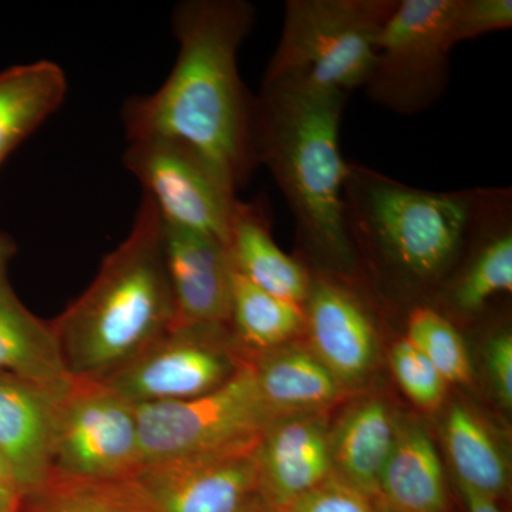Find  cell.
Segmentation results:
<instances>
[{
  "label": "cell",
  "instance_id": "obj_35",
  "mask_svg": "<svg viewBox=\"0 0 512 512\" xmlns=\"http://www.w3.org/2000/svg\"><path fill=\"white\" fill-rule=\"evenodd\" d=\"M244 512H266L264 510V507H262L261 504H259V501L256 500L254 504L251 505V507L248 508L247 511Z\"/></svg>",
  "mask_w": 512,
  "mask_h": 512
},
{
  "label": "cell",
  "instance_id": "obj_36",
  "mask_svg": "<svg viewBox=\"0 0 512 512\" xmlns=\"http://www.w3.org/2000/svg\"><path fill=\"white\" fill-rule=\"evenodd\" d=\"M382 512H394V511L389 510V508H386V507H384V505H383Z\"/></svg>",
  "mask_w": 512,
  "mask_h": 512
},
{
  "label": "cell",
  "instance_id": "obj_18",
  "mask_svg": "<svg viewBox=\"0 0 512 512\" xmlns=\"http://www.w3.org/2000/svg\"><path fill=\"white\" fill-rule=\"evenodd\" d=\"M247 359L262 399L278 416L325 413L346 392L308 346L286 343Z\"/></svg>",
  "mask_w": 512,
  "mask_h": 512
},
{
  "label": "cell",
  "instance_id": "obj_32",
  "mask_svg": "<svg viewBox=\"0 0 512 512\" xmlns=\"http://www.w3.org/2000/svg\"><path fill=\"white\" fill-rule=\"evenodd\" d=\"M19 491L0 488V512H16L20 500Z\"/></svg>",
  "mask_w": 512,
  "mask_h": 512
},
{
  "label": "cell",
  "instance_id": "obj_30",
  "mask_svg": "<svg viewBox=\"0 0 512 512\" xmlns=\"http://www.w3.org/2000/svg\"><path fill=\"white\" fill-rule=\"evenodd\" d=\"M487 369L495 394L504 407L512 406V336L507 330L495 333L487 343Z\"/></svg>",
  "mask_w": 512,
  "mask_h": 512
},
{
  "label": "cell",
  "instance_id": "obj_6",
  "mask_svg": "<svg viewBox=\"0 0 512 512\" xmlns=\"http://www.w3.org/2000/svg\"><path fill=\"white\" fill-rule=\"evenodd\" d=\"M456 0H399L380 30L365 87L383 109L413 116L450 86L451 16Z\"/></svg>",
  "mask_w": 512,
  "mask_h": 512
},
{
  "label": "cell",
  "instance_id": "obj_24",
  "mask_svg": "<svg viewBox=\"0 0 512 512\" xmlns=\"http://www.w3.org/2000/svg\"><path fill=\"white\" fill-rule=\"evenodd\" d=\"M229 328L252 355L291 343L305 330L302 305L262 291L234 271Z\"/></svg>",
  "mask_w": 512,
  "mask_h": 512
},
{
  "label": "cell",
  "instance_id": "obj_31",
  "mask_svg": "<svg viewBox=\"0 0 512 512\" xmlns=\"http://www.w3.org/2000/svg\"><path fill=\"white\" fill-rule=\"evenodd\" d=\"M463 494L464 498H466L467 512H503L495 503L494 498L468 493V491H463Z\"/></svg>",
  "mask_w": 512,
  "mask_h": 512
},
{
  "label": "cell",
  "instance_id": "obj_3",
  "mask_svg": "<svg viewBox=\"0 0 512 512\" xmlns=\"http://www.w3.org/2000/svg\"><path fill=\"white\" fill-rule=\"evenodd\" d=\"M495 192L420 190L349 163L343 201L356 268L365 258L406 292L439 285L457 268Z\"/></svg>",
  "mask_w": 512,
  "mask_h": 512
},
{
  "label": "cell",
  "instance_id": "obj_13",
  "mask_svg": "<svg viewBox=\"0 0 512 512\" xmlns=\"http://www.w3.org/2000/svg\"><path fill=\"white\" fill-rule=\"evenodd\" d=\"M255 457L259 504L281 511L333 474L325 413L278 417L262 433Z\"/></svg>",
  "mask_w": 512,
  "mask_h": 512
},
{
  "label": "cell",
  "instance_id": "obj_22",
  "mask_svg": "<svg viewBox=\"0 0 512 512\" xmlns=\"http://www.w3.org/2000/svg\"><path fill=\"white\" fill-rule=\"evenodd\" d=\"M66 92L62 67L47 60L0 73V165L59 109Z\"/></svg>",
  "mask_w": 512,
  "mask_h": 512
},
{
  "label": "cell",
  "instance_id": "obj_33",
  "mask_svg": "<svg viewBox=\"0 0 512 512\" xmlns=\"http://www.w3.org/2000/svg\"><path fill=\"white\" fill-rule=\"evenodd\" d=\"M13 254H15V244L12 239L0 232V275L5 274L6 264Z\"/></svg>",
  "mask_w": 512,
  "mask_h": 512
},
{
  "label": "cell",
  "instance_id": "obj_34",
  "mask_svg": "<svg viewBox=\"0 0 512 512\" xmlns=\"http://www.w3.org/2000/svg\"><path fill=\"white\" fill-rule=\"evenodd\" d=\"M0 488H10V490H16L20 493L15 477H13L12 470H10L8 463H6L2 454H0Z\"/></svg>",
  "mask_w": 512,
  "mask_h": 512
},
{
  "label": "cell",
  "instance_id": "obj_1",
  "mask_svg": "<svg viewBox=\"0 0 512 512\" xmlns=\"http://www.w3.org/2000/svg\"><path fill=\"white\" fill-rule=\"evenodd\" d=\"M256 20L247 0H185L175 6L178 56L163 86L131 97L121 119L128 141L164 137L208 158L237 188L254 173V97L242 83L238 52Z\"/></svg>",
  "mask_w": 512,
  "mask_h": 512
},
{
  "label": "cell",
  "instance_id": "obj_11",
  "mask_svg": "<svg viewBox=\"0 0 512 512\" xmlns=\"http://www.w3.org/2000/svg\"><path fill=\"white\" fill-rule=\"evenodd\" d=\"M258 443L150 461L128 484L144 512H244L258 500Z\"/></svg>",
  "mask_w": 512,
  "mask_h": 512
},
{
  "label": "cell",
  "instance_id": "obj_17",
  "mask_svg": "<svg viewBox=\"0 0 512 512\" xmlns=\"http://www.w3.org/2000/svg\"><path fill=\"white\" fill-rule=\"evenodd\" d=\"M227 248L237 274L262 291L303 306L311 291V269L276 245L264 205L238 201Z\"/></svg>",
  "mask_w": 512,
  "mask_h": 512
},
{
  "label": "cell",
  "instance_id": "obj_14",
  "mask_svg": "<svg viewBox=\"0 0 512 512\" xmlns=\"http://www.w3.org/2000/svg\"><path fill=\"white\" fill-rule=\"evenodd\" d=\"M163 252L175 323L229 325L234 268L227 244L163 221Z\"/></svg>",
  "mask_w": 512,
  "mask_h": 512
},
{
  "label": "cell",
  "instance_id": "obj_5",
  "mask_svg": "<svg viewBox=\"0 0 512 512\" xmlns=\"http://www.w3.org/2000/svg\"><path fill=\"white\" fill-rule=\"evenodd\" d=\"M399 0H288L264 82L296 80L348 94L365 87Z\"/></svg>",
  "mask_w": 512,
  "mask_h": 512
},
{
  "label": "cell",
  "instance_id": "obj_9",
  "mask_svg": "<svg viewBox=\"0 0 512 512\" xmlns=\"http://www.w3.org/2000/svg\"><path fill=\"white\" fill-rule=\"evenodd\" d=\"M229 325L174 323L136 357L101 380L126 402H180L214 392L247 356Z\"/></svg>",
  "mask_w": 512,
  "mask_h": 512
},
{
  "label": "cell",
  "instance_id": "obj_21",
  "mask_svg": "<svg viewBox=\"0 0 512 512\" xmlns=\"http://www.w3.org/2000/svg\"><path fill=\"white\" fill-rule=\"evenodd\" d=\"M0 373L43 384L72 379L52 325L19 301L5 274L0 275Z\"/></svg>",
  "mask_w": 512,
  "mask_h": 512
},
{
  "label": "cell",
  "instance_id": "obj_20",
  "mask_svg": "<svg viewBox=\"0 0 512 512\" xmlns=\"http://www.w3.org/2000/svg\"><path fill=\"white\" fill-rule=\"evenodd\" d=\"M397 419L382 399H367L350 407L330 430L333 473L372 498L396 440Z\"/></svg>",
  "mask_w": 512,
  "mask_h": 512
},
{
  "label": "cell",
  "instance_id": "obj_19",
  "mask_svg": "<svg viewBox=\"0 0 512 512\" xmlns=\"http://www.w3.org/2000/svg\"><path fill=\"white\" fill-rule=\"evenodd\" d=\"M379 498L394 512H447L443 466L429 431L397 420L396 440L379 484Z\"/></svg>",
  "mask_w": 512,
  "mask_h": 512
},
{
  "label": "cell",
  "instance_id": "obj_25",
  "mask_svg": "<svg viewBox=\"0 0 512 512\" xmlns=\"http://www.w3.org/2000/svg\"><path fill=\"white\" fill-rule=\"evenodd\" d=\"M16 512H144L128 481H84L50 477L20 495Z\"/></svg>",
  "mask_w": 512,
  "mask_h": 512
},
{
  "label": "cell",
  "instance_id": "obj_27",
  "mask_svg": "<svg viewBox=\"0 0 512 512\" xmlns=\"http://www.w3.org/2000/svg\"><path fill=\"white\" fill-rule=\"evenodd\" d=\"M390 366L400 389L417 407L433 412L444 403L448 383L406 339L394 343Z\"/></svg>",
  "mask_w": 512,
  "mask_h": 512
},
{
  "label": "cell",
  "instance_id": "obj_4",
  "mask_svg": "<svg viewBox=\"0 0 512 512\" xmlns=\"http://www.w3.org/2000/svg\"><path fill=\"white\" fill-rule=\"evenodd\" d=\"M175 323L163 252V220L144 195L130 234L99 274L50 322L67 372L101 382Z\"/></svg>",
  "mask_w": 512,
  "mask_h": 512
},
{
  "label": "cell",
  "instance_id": "obj_16",
  "mask_svg": "<svg viewBox=\"0 0 512 512\" xmlns=\"http://www.w3.org/2000/svg\"><path fill=\"white\" fill-rule=\"evenodd\" d=\"M466 264L447 285L446 301L471 316L512 292V192L497 188L494 200L468 242Z\"/></svg>",
  "mask_w": 512,
  "mask_h": 512
},
{
  "label": "cell",
  "instance_id": "obj_28",
  "mask_svg": "<svg viewBox=\"0 0 512 512\" xmlns=\"http://www.w3.org/2000/svg\"><path fill=\"white\" fill-rule=\"evenodd\" d=\"M511 26V0H456L450 36L454 46H457L466 40L507 30Z\"/></svg>",
  "mask_w": 512,
  "mask_h": 512
},
{
  "label": "cell",
  "instance_id": "obj_7",
  "mask_svg": "<svg viewBox=\"0 0 512 512\" xmlns=\"http://www.w3.org/2000/svg\"><path fill=\"white\" fill-rule=\"evenodd\" d=\"M134 409L143 464L258 443L266 427L282 417L262 399L248 359L214 392Z\"/></svg>",
  "mask_w": 512,
  "mask_h": 512
},
{
  "label": "cell",
  "instance_id": "obj_26",
  "mask_svg": "<svg viewBox=\"0 0 512 512\" xmlns=\"http://www.w3.org/2000/svg\"><path fill=\"white\" fill-rule=\"evenodd\" d=\"M404 339L436 367L447 383H470L466 342L456 325L436 306L421 303L410 309Z\"/></svg>",
  "mask_w": 512,
  "mask_h": 512
},
{
  "label": "cell",
  "instance_id": "obj_23",
  "mask_svg": "<svg viewBox=\"0 0 512 512\" xmlns=\"http://www.w3.org/2000/svg\"><path fill=\"white\" fill-rule=\"evenodd\" d=\"M443 439L461 491L494 500L504 493L507 463L493 434L473 410L454 404L444 420Z\"/></svg>",
  "mask_w": 512,
  "mask_h": 512
},
{
  "label": "cell",
  "instance_id": "obj_10",
  "mask_svg": "<svg viewBox=\"0 0 512 512\" xmlns=\"http://www.w3.org/2000/svg\"><path fill=\"white\" fill-rule=\"evenodd\" d=\"M124 165L165 224L227 244L239 201L237 188L200 151L171 138H140L128 141Z\"/></svg>",
  "mask_w": 512,
  "mask_h": 512
},
{
  "label": "cell",
  "instance_id": "obj_8",
  "mask_svg": "<svg viewBox=\"0 0 512 512\" xmlns=\"http://www.w3.org/2000/svg\"><path fill=\"white\" fill-rule=\"evenodd\" d=\"M143 466L136 409L94 380H70L57 402L50 477L128 481Z\"/></svg>",
  "mask_w": 512,
  "mask_h": 512
},
{
  "label": "cell",
  "instance_id": "obj_2",
  "mask_svg": "<svg viewBox=\"0 0 512 512\" xmlns=\"http://www.w3.org/2000/svg\"><path fill=\"white\" fill-rule=\"evenodd\" d=\"M348 94L296 80L262 82L251 119L252 156L265 165L295 221L296 239L319 274L356 275L346 232L340 151Z\"/></svg>",
  "mask_w": 512,
  "mask_h": 512
},
{
  "label": "cell",
  "instance_id": "obj_12",
  "mask_svg": "<svg viewBox=\"0 0 512 512\" xmlns=\"http://www.w3.org/2000/svg\"><path fill=\"white\" fill-rule=\"evenodd\" d=\"M338 276L312 274L303 332L313 355L348 387L362 382L375 365L377 335L365 302Z\"/></svg>",
  "mask_w": 512,
  "mask_h": 512
},
{
  "label": "cell",
  "instance_id": "obj_29",
  "mask_svg": "<svg viewBox=\"0 0 512 512\" xmlns=\"http://www.w3.org/2000/svg\"><path fill=\"white\" fill-rule=\"evenodd\" d=\"M278 512H382L375 498L332 476Z\"/></svg>",
  "mask_w": 512,
  "mask_h": 512
},
{
  "label": "cell",
  "instance_id": "obj_15",
  "mask_svg": "<svg viewBox=\"0 0 512 512\" xmlns=\"http://www.w3.org/2000/svg\"><path fill=\"white\" fill-rule=\"evenodd\" d=\"M70 380L43 384L0 373V454L22 494L50 478L57 402Z\"/></svg>",
  "mask_w": 512,
  "mask_h": 512
}]
</instances>
